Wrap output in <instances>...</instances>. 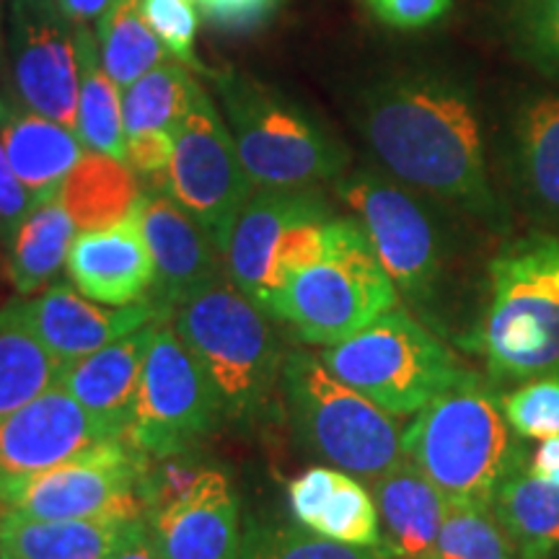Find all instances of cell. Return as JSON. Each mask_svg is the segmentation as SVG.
I'll list each match as a JSON object with an SVG mask.
<instances>
[{
	"label": "cell",
	"instance_id": "cell-10",
	"mask_svg": "<svg viewBox=\"0 0 559 559\" xmlns=\"http://www.w3.org/2000/svg\"><path fill=\"white\" fill-rule=\"evenodd\" d=\"M166 192L192 215L215 249L226 254L230 230L254 194V185L243 169L226 120L202 86L194 91L190 109L174 128Z\"/></svg>",
	"mask_w": 559,
	"mask_h": 559
},
{
	"label": "cell",
	"instance_id": "cell-18",
	"mask_svg": "<svg viewBox=\"0 0 559 559\" xmlns=\"http://www.w3.org/2000/svg\"><path fill=\"white\" fill-rule=\"evenodd\" d=\"M66 275L75 290L104 306H130L148 298L156 264L140 228L138 207L111 226L79 230Z\"/></svg>",
	"mask_w": 559,
	"mask_h": 559
},
{
	"label": "cell",
	"instance_id": "cell-47",
	"mask_svg": "<svg viewBox=\"0 0 559 559\" xmlns=\"http://www.w3.org/2000/svg\"><path fill=\"white\" fill-rule=\"evenodd\" d=\"M55 3H58V0H55Z\"/></svg>",
	"mask_w": 559,
	"mask_h": 559
},
{
	"label": "cell",
	"instance_id": "cell-44",
	"mask_svg": "<svg viewBox=\"0 0 559 559\" xmlns=\"http://www.w3.org/2000/svg\"><path fill=\"white\" fill-rule=\"evenodd\" d=\"M109 559H160L156 547H153V539L148 534V526H145V521H140L138 526L130 531V536L122 542V547L117 549Z\"/></svg>",
	"mask_w": 559,
	"mask_h": 559
},
{
	"label": "cell",
	"instance_id": "cell-36",
	"mask_svg": "<svg viewBox=\"0 0 559 559\" xmlns=\"http://www.w3.org/2000/svg\"><path fill=\"white\" fill-rule=\"evenodd\" d=\"M500 402L515 436L531 440L559 436V376L523 383Z\"/></svg>",
	"mask_w": 559,
	"mask_h": 559
},
{
	"label": "cell",
	"instance_id": "cell-39",
	"mask_svg": "<svg viewBox=\"0 0 559 559\" xmlns=\"http://www.w3.org/2000/svg\"><path fill=\"white\" fill-rule=\"evenodd\" d=\"M174 158V130H151L138 132V135H128V166L138 177L148 179L151 185H158L169 177V166Z\"/></svg>",
	"mask_w": 559,
	"mask_h": 559
},
{
	"label": "cell",
	"instance_id": "cell-43",
	"mask_svg": "<svg viewBox=\"0 0 559 559\" xmlns=\"http://www.w3.org/2000/svg\"><path fill=\"white\" fill-rule=\"evenodd\" d=\"M526 469L528 474H534L536 479L559 487V436L542 440V445L534 451Z\"/></svg>",
	"mask_w": 559,
	"mask_h": 559
},
{
	"label": "cell",
	"instance_id": "cell-33",
	"mask_svg": "<svg viewBox=\"0 0 559 559\" xmlns=\"http://www.w3.org/2000/svg\"><path fill=\"white\" fill-rule=\"evenodd\" d=\"M432 559H519V551L492 502L449 500Z\"/></svg>",
	"mask_w": 559,
	"mask_h": 559
},
{
	"label": "cell",
	"instance_id": "cell-8",
	"mask_svg": "<svg viewBox=\"0 0 559 559\" xmlns=\"http://www.w3.org/2000/svg\"><path fill=\"white\" fill-rule=\"evenodd\" d=\"M319 358L340 381L400 419L417 415L440 391L472 373L400 306L353 337L321 347Z\"/></svg>",
	"mask_w": 559,
	"mask_h": 559
},
{
	"label": "cell",
	"instance_id": "cell-9",
	"mask_svg": "<svg viewBox=\"0 0 559 559\" xmlns=\"http://www.w3.org/2000/svg\"><path fill=\"white\" fill-rule=\"evenodd\" d=\"M223 423L213 383L187 349L169 317L153 326L138 400L122 432L124 443L143 456L198 449Z\"/></svg>",
	"mask_w": 559,
	"mask_h": 559
},
{
	"label": "cell",
	"instance_id": "cell-31",
	"mask_svg": "<svg viewBox=\"0 0 559 559\" xmlns=\"http://www.w3.org/2000/svg\"><path fill=\"white\" fill-rule=\"evenodd\" d=\"M523 185L536 205L559 218V96H539L519 122Z\"/></svg>",
	"mask_w": 559,
	"mask_h": 559
},
{
	"label": "cell",
	"instance_id": "cell-1",
	"mask_svg": "<svg viewBox=\"0 0 559 559\" xmlns=\"http://www.w3.org/2000/svg\"><path fill=\"white\" fill-rule=\"evenodd\" d=\"M360 130L404 185L481 218L498 215L477 107L453 81L409 73L379 83L362 99Z\"/></svg>",
	"mask_w": 559,
	"mask_h": 559
},
{
	"label": "cell",
	"instance_id": "cell-23",
	"mask_svg": "<svg viewBox=\"0 0 559 559\" xmlns=\"http://www.w3.org/2000/svg\"><path fill=\"white\" fill-rule=\"evenodd\" d=\"M368 487L379 508L381 539L394 557L432 559L449 498L409 459L368 481Z\"/></svg>",
	"mask_w": 559,
	"mask_h": 559
},
{
	"label": "cell",
	"instance_id": "cell-22",
	"mask_svg": "<svg viewBox=\"0 0 559 559\" xmlns=\"http://www.w3.org/2000/svg\"><path fill=\"white\" fill-rule=\"evenodd\" d=\"M0 140L21 185L37 202L58 198L70 171L83 158L79 132L0 96Z\"/></svg>",
	"mask_w": 559,
	"mask_h": 559
},
{
	"label": "cell",
	"instance_id": "cell-27",
	"mask_svg": "<svg viewBox=\"0 0 559 559\" xmlns=\"http://www.w3.org/2000/svg\"><path fill=\"white\" fill-rule=\"evenodd\" d=\"M492 508L515 544L519 559H549L559 549V487L536 479L526 466L495 489Z\"/></svg>",
	"mask_w": 559,
	"mask_h": 559
},
{
	"label": "cell",
	"instance_id": "cell-11",
	"mask_svg": "<svg viewBox=\"0 0 559 559\" xmlns=\"http://www.w3.org/2000/svg\"><path fill=\"white\" fill-rule=\"evenodd\" d=\"M143 453L122 438L104 440L81 456L0 489V510L41 521L145 519L138 498Z\"/></svg>",
	"mask_w": 559,
	"mask_h": 559
},
{
	"label": "cell",
	"instance_id": "cell-28",
	"mask_svg": "<svg viewBox=\"0 0 559 559\" xmlns=\"http://www.w3.org/2000/svg\"><path fill=\"white\" fill-rule=\"evenodd\" d=\"M81 60L79 88V132L83 148L124 160L128 156V132L122 117V88L109 79L102 66L99 41L88 24H75Z\"/></svg>",
	"mask_w": 559,
	"mask_h": 559
},
{
	"label": "cell",
	"instance_id": "cell-2",
	"mask_svg": "<svg viewBox=\"0 0 559 559\" xmlns=\"http://www.w3.org/2000/svg\"><path fill=\"white\" fill-rule=\"evenodd\" d=\"M169 319L213 383L223 419L239 428L264 419L285 360L270 313L221 277L177 306Z\"/></svg>",
	"mask_w": 559,
	"mask_h": 559
},
{
	"label": "cell",
	"instance_id": "cell-46",
	"mask_svg": "<svg viewBox=\"0 0 559 559\" xmlns=\"http://www.w3.org/2000/svg\"><path fill=\"white\" fill-rule=\"evenodd\" d=\"M0 559H13V557H9V555H3V551H0Z\"/></svg>",
	"mask_w": 559,
	"mask_h": 559
},
{
	"label": "cell",
	"instance_id": "cell-21",
	"mask_svg": "<svg viewBox=\"0 0 559 559\" xmlns=\"http://www.w3.org/2000/svg\"><path fill=\"white\" fill-rule=\"evenodd\" d=\"M156 321L143 330L124 334L86 358L70 362L60 373L58 386L66 389L83 409L120 436L128 428L132 407H135Z\"/></svg>",
	"mask_w": 559,
	"mask_h": 559
},
{
	"label": "cell",
	"instance_id": "cell-5",
	"mask_svg": "<svg viewBox=\"0 0 559 559\" xmlns=\"http://www.w3.org/2000/svg\"><path fill=\"white\" fill-rule=\"evenodd\" d=\"M254 190H311L340 179L347 151L298 104L247 73H207Z\"/></svg>",
	"mask_w": 559,
	"mask_h": 559
},
{
	"label": "cell",
	"instance_id": "cell-15",
	"mask_svg": "<svg viewBox=\"0 0 559 559\" xmlns=\"http://www.w3.org/2000/svg\"><path fill=\"white\" fill-rule=\"evenodd\" d=\"M19 309L34 337L62 366L166 317L151 298L130 306H104L70 283H52L37 296H19Z\"/></svg>",
	"mask_w": 559,
	"mask_h": 559
},
{
	"label": "cell",
	"instance_id": "cell-37",
	"mask_svg": "<svg viewBox=\"0 0 559 559\" xmlns=\"http://www.w3.org/2000/svg\"><path fill=\"white\" fill-rule=\"evenodd\" d=\"M510 26L521 52L559 75V0H515Z\"/></svg>",
	"mask_w": 559,
	"mask_h": 559
},
{
	"label": "cell",
	"instance_id": "cell-13",
	"mask_svg": "<svg viewBox=\"0 0 559 559\" xmlns=\"http://www.w3.org/2000/svg\"><path fill=\"white\" fill-rule=\"evenodd\" d=\"M337 194L366 228L396 288L409 298H428L440 275V243L419 202L373 171L340 177Z\"/></svg>",
	"mask_w": 559,
	"mask_h": 559
},
{
	"label": "cell",
	"instance_id": "cell-16",
	"mask_svg": "<svg viewBox=\"0 0 559 559\" xmlns=\"http://www.w3.org/2000/svg\"><path fill=\"white\" fill-rule=\"evenodd\" d=\"M138 218L156 264L148 298L166 317L185 300L226 277L223 254L169 192H143Z\"/></svg>",
	"mask_w": 559,
	"mask_h": 559
},
{
	"label": "cell",
	"instance_id": "cell-20",
	"mask_svg": "<svg viewBox=\"0 0 559 559\" xmlns=\"http://www.w3.org/2000/svg\"><path fill=\"white\" fill-rule=\"evenodd\" d=\"M296 523L326 539L353 547H379L381 519L373 492L353 474L334 466H311L288 485Z\"/></svg>",
	"mask_w": 559,
	"mask_h": 559
},
{
	"label": "cell",
	"instance_id": "cell-25",
	"mask_svg": "<svg viewBox=\"0 0 559 559\" xmlns=\"http://www.w3.org/2000/svg\"><path fill=\"white\" fill-rule=\"evenodd\" d=\"M79 226L60 198L37 202L5 249V272L19 296H37L66 270Z\"/></svg>",
	"mask_w": 559,
	"mask_h": 559
},
{
	"label": "cell",
	"instance_id": "cell-6",
	"mask_svg": "<svg viewBox=\"0 0 559 559\" xmlns=\"http://www.w3.org/2000/svg\"><path fill=\"white\" fill-rule=\"evenodd\" d=\"M280 389L296 438L334 469L373 481L404 461L400 417L340 381L319 355L288 349Z\"/></svg>",
	"mask_w": 559,
	"mask_h": 559
},
{
	"label": "cell",
	"instance_id": "cell-19",
	"mask_svg": "<svg viewBox=\"0 0 559 559\" xmlns=\"http://www.w3.org/2000/svg\"><path fill=\"white\" fill-rule=\"evenodd\" d=\"M321 213H332V210L313 190H257L230 230L226 254H223L226 277L243 296L262 304L277 241L293 223Z\"/></svg>",
	"mask_w": 559,
	"mask_h": 559
},
{
	"label": "cell",
	"instance_id": "cell-32",
	"mask_svg": "<svg viewBox=\"0 0 559 559\" xmlns=\"http://www.w3.org/2000/svg\"><path fill=\"white\" fill-rule=\"evenodd\" d=\"M198 86L200 83L192 79L185 62H160L122 88L124 132L138 135L151 130H174L190 109Z\"/></svg>",
	"mask_w": 559,
	"mask_h": 559
},
{
	"label": "cell",
	"instance_id": "cell-29",
	"mask_svg": "<svg viewBox=\"0 0 559 559\" xmlns=\"http://www.w3.org/2000/svg\"><path fill=\"white\" fill-rule=\"evenodd\" d=\"M62 368L21 317L19 298L0 306V419L58 386Z\"/></svg>",
	"mask_w": 559,
	"mask_h": 559
},
{
	"label": "cell",
	"instance_id": "cell-14",
	"mask_svg": "<svg viewBox=\"0 0 559 559\" xmlns=\"http://www.w3.org/2000/svg\"><path fill=\"white\" fill-rule=\"evenodd\" d=\"M122 438L55 386L0 419V489L81 456L104 440Z\"/></svg>",
	"mask_w": 559,
	"mask_h": 559
},
{
	"label": "cell",
	"instance_id": "cell-3",
	"mask_svg": "<svg viewBox=\"0 0 559 559\" xmlns=\"http://www.w3.org/2000/svg\"><path fill=\"white\" fill-rule=\"evenodd\" d=\"M513 432L502 402L469 373L412 415L402 449L449 500L492 502L502 479L523 466Z\"/></svg>",
	"mask_w": 559,
	"mask_h": 559
},
{
	"label": "cell",
	"instance_id": "cell-24",
	"mask_svg": "<svg viewBox=\"0 0 559 559\" xmlns=\"http://www.w3.org/2000/svg\"><path fill=\"white\" fill-rule=\"evenodd\" d=\"M145 519L41 521L0 510V551L13 559H109Z\"/></svg>",
	"mask_w": 559,
	"mask_h": 559
},
{
	"label": "cell",
	"instance_id": "cell-17",
	"mask_svg": "<svg viewBox=\"0 0 559 559\" xmlns=\"http://www.w3.org/2000/svg\"><path fill=\"white\" fill-rule=\"evenodd\" d=\"M160 559H239L241 515L234 481L221 466L205 472L190 495L145 519Z\"/></svg>",
	"mask_w": 559,
	"mask_h": 559
},
{
	"label": "cell",
	"instance_id": "cell-4",
	"mask_svg": "<svg viewBox=\"0 0 559 559\" xmlns=\"http://www.w3.org/2000/svg\"><path fill=\"white\" fill-rule=\"evenodd\" d=\"M477 349L498 381L559 376V239L534 234L489 262Z\"/></svg>",
	"mask_w": 559,
	"mask_h": 559
},
{
	"label": "cell",
	"instance_id": "cell-48",
	"mask_svg": "<svg viewBox=\"0 0 559 559\" xmlns=\"http://www.w3.org/2000/svg\"><path fill=\"white\" fill-rule=\"evenodd\" d=\"M198 3H200V0H198Z\"/></svg>",
	"mask_w": 559,
	"mask_h": 559
},
{
	"label": "cell",
	"instance_id": "cell-12",
	"mask_svg": "<svg viewBox=\"0 0 559 559\" xmlns=\"http://www.w3.org/2000/svg\"><path fill=\"white\" fill-rule=\"evenodd\" d=\"M9 62L19 107L75 130L81 60L75 24L55 0H11Z\"/></svg>",
	"mask_w": 559,
	"mask_h": 559
},
{
	"label": "cell",
	"instance_id": "cell-30",
	"mask_svg": "<svg viewBox=\"0 0 559 559\" xmlns=\"http://www.w3.org/2000/svg\"><path fill=\"white\" fill-rule=\"evenodd\" d=\"M96 41L104 70L120 88L166 62L169 55L143 16V0H115L96 21Z\"/></svg>",
	"mask_w": 559,
	"mask_h": 559
},
{
	"label": "cell",
	"instance_id": "cell-45",
	"mask_svg": "<svg viewBox=\"0 0 559 559\" xmlns=\"http://www.w3.org/2000/svg\"><path fill=\"white\" fill-rule=\"evenodd\" d=\"M115 0H58L60 11L73 21V24H91L107 13Z\"/></svg>",
	"mask_w": 559,
	"mask_h": 559
},
{
	"label": "cell",
	"instance_id": "cell-38",
	"mask_svg": "<svg viewBox=\"0 0 559 559\" xmlns=\"http://www.w3.org/2000/svg\"><path fill=\"white\" fill-rule=\"evenodd\" d=\"M143 16L174 60L185 62L190 70L210 73L194 55V34L200 24L194 0H143Z\"/></svg>",
	"mask_w": 559,
	"mask_h": 559
},
{
	"label": "cell",
	"instance_id": "cell-26",
	"mask_svg": "<svg viewBox=\"0 0 559 559\" xmlns=\"http://www.w3.org/2000/svg\"><path fill=\"white\" fill-rule=\"evenodd\" d=\"M58 198L79 230L104 228L135 213L143 190L128 160L86 151Z\"/></svg>",
	"mask_w": 559,
	"mask_h": 559
},
{
	"label": "cell",
	"instance_id": "cell-7",
	"mask_svg": "<svg viewBox=\"0 0 559 559\" xmlns=\"http://www.w3.org/2000/svg\"><path fill=\"white\" fill-rule=\"evenodd\" d=\"M400 306V288L376 257L358 218H340L334 247L324 260L298 272L264 311L300 342L332 347Z\"/></svg>",
	"mask_w": 559,
	"mask_h": 559
},
{
	"label": "cell",
	"instance_id": "cell-40",
	"mask_svg": "<svg viewBox=\"0 0 559 559\" xmlns=\"http://www.w3.org/2000/svg\"><path fill=\"white\" fill-rule=\"evenodd\" d=\"M453 0H366L368 11L391 29L415 32L432 26L451 11Z\"/></svg>",
	"mask_w": 559,
	"mask_h": 559
},
{
	"label": "cell",
	"instance_id": "cell-35",
	"mask_svg": "<svg viewBox=\"0 0 559 559\" xmlns=\"http://www.w3.org/2000/svg\"><path fill=\"white\" fill-rule=\"evenodd\" d=\"M213 466L215 464H210L200 453V445L198 449L164 453V456H143L138 477V498L145 519L190 495L202 474L213 469Z\"/></svg>",
	"mask_w": 559,
	"mask_h": 559
},
{
	"label": "cell",
	"instance_id": "cell-41",
	"mask_svg": "<svg viewBox=\"0 0 559 559\" xmlns=\"http://www.w3.org/2000/svg\"><path fill=\"white\" fill-rule=\"evenodd\" d=\"M34 205H37V200L21 185L9 156H5L3 140H0V247L9 249L13 234L32 213Z\"/></svg>",
	"mask_w": 559,
	"mask_h": 559
},
{
	"label": "cell",
	"instance_id": "cell-42",
	"mask_svg": "<svg viewBox=\"0 0 559 559\" xmlns=\"http://www.w3.org/2000/svg\"><path fill=\"white\" fill-rule=\"evenodd\" d=\"M275 5L277 0H200L202 13L223 29H247L260 24Z\"/></svg>",
	"mask_w": 559,
	"mask_h": 559
},
{
	"label": "cell",
	"instance_id": "cell-34",
	"mask_svg": "<svg viewBox=\"0 0 559 559\" xmlns=\"http://www.w3.org/2000/svg\"><path fill=\"white\" fill-rule=\"evenodd\" d=\"M239 559H396L386 544L353 547L306 526H254L243 534Z\"/></svg>",
	"mask_w": 559,
	"mask_h": 559
}]
</instances>
